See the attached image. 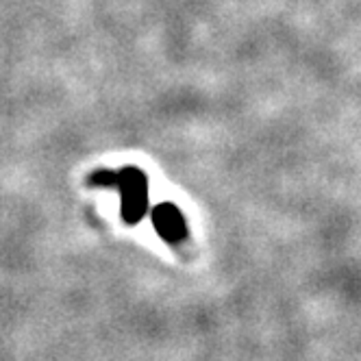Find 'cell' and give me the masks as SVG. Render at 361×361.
<instances>
[{
	"label": "cell",
	"mask_w": 361,
	"mask_h": 361,
	"mask_svg": "<svg viewBox=\"0 0 361 361\" xmlns=\"http://www.w3.org/2000/svg\"><path fill=\"white\" fill-rule=\"evenodd\" d=\"M120 214L126 224H137L148 209V178L135 166H124L118 172Z\"/></svg>",
	"instance_id": "obj_1"
},
{
	"label": "cell",
	"mask_w": 361,
	"mask_h": 361,
	"mask_svg": "<svg viewBox=\"0 0 361 361\" xmlns=\"http://www.w3.org/2000/svg\"><path fill=\"white\" fill-rule=\"evenodd\" d=\"M152 226L159 233V238L172 246L183 244L188 240L185 216L172 202H161L152 209Z\"/></svg>",
	"instance_id": "obj_2"
},
{
	"label": "cell",
	"mask_w": 361,
	"mask_h": 361,
	"mask_svg": "<svg viewBox=\"0 0 361 361\" xmlns=\"http://www.w3.org/2000/svg\"><path fill=\"white\" fill-rule=\"evenodd\" d=\"M92 188H118V172L111 170H96L90 176Z\"/></svg>",
	"instance_id": "obj_3"
}]
</instances>
